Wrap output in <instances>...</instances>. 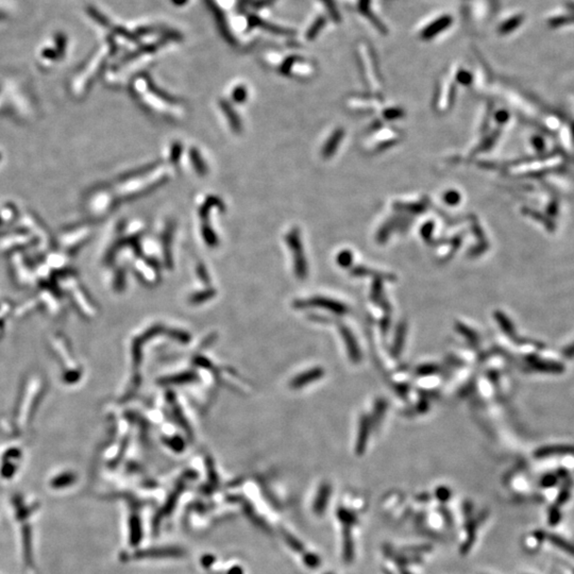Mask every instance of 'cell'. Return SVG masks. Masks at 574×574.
Instances as JSON below:
<instances>
[{"label": "cell", "mask_w": 574, "mask_h": 574, "mask_svg": "<svg viewBox=\"0 0 574 574\" xmlns=\"http://www.w3.org/2000/svg\"><path fill=\"white\" fill-rule=\"evenodd\" d=\"M204 2L207 5L208 10L212 12L214 19L216 21V24H217V26H218V28L222 34V37L224 38V40L231 43V44H235V40H234V37L231 34V31L229 30L227 22H225L224 15H223L222 11L218 8V6L216 5L214 0H204Z\"/></svg>", "instance_id": "cell-1"}, {"label": "cell", "mask_w": 574, "mask_h": 574, "mask_svg": "<svg viewBox=\"0 0 574 574\" xmlns=\"http://www.w3.org/2000/svg\"><path fill=\"white\" fill-rule=\"evenodd\" d=\"M451 24H452V17H450L448 15L440 17V19H438L437 21H435L433 24H431L429 27L422 32V39L429 40L435 36H437L438 33H440L441 31L447 29Z\"/></svg>", "instance_id": "cell-2"}, {"label": "cell", "mask_w": 574, "mask_h": 574, "mask_svg": "<svg viewBox=\"0 0 574 574\" xmlns=\"http://www.w3.org/2000/svg\"><path fill=\"white\" fill-rule=\"evenodd\" d=\"M342 333H343L344 341H345L346 346H347V349H348V351H349L350 359L352 360L353 363H359V361L361 360V352L359 349V346L356 345V342H355L353 335L351 334L349 330L345 327L342 328Z\"/></svg>", "instance_id": "cell-3"}, {"label": "cell", "mask_w": 574, "mask_h": 574, "mask_svg": "<svg viewBox=\"0 0 574 574\" xmlns=\"http://www.w3.org/2000/svg\"><path fill=\"white\" fill-rule=\"evenodd\" d=\"M249 24L251 27H257V28H262L264 30H267L269 32H272L275 34H289L291 33L290 31H287L286 29H283L279 26H275L272 24H269L263 20L258 19L256 16H251L249 19Z\"/></svg>", "instance_id": "cell-4"}, {"label": "cell", "mask_w": 574, "mask_h": 574, "mask_svg": "<svg viewBox=\"0 0 574 574\" xmlns=\"http://www.w3.org/2000/svg\"><path fill=\"white\" fill-rule=\"evenodd\" d=\"M368 435H369V421L366 417H363L362 420H361V424H360L359 439H358V442H356V451H358L360 454L363 453V451L365 449V445L367 443Z\"/></svg>", "instance_id": "cell-5"}, {"label": "cell", "mask_w": 574, "mask_h": 574, "mask_svg": "<svg viewBox=\"0 0 574 574\" xmlns=\"http://www.w3.org/2000/svg\"><path fill=\"white\" fill-rule=\"evenodd\" d=\"M330 487L328 485H324L321 487L318 495H317V499L316 502L314 503V509L316 510L317 514H321L326 507H327V503L329 501V495H330Z\"/></svg>", "instance_id": "cell-6"}, {"label": "cell", "mask_w": 574, "mask_h": 574, "mask_svg": "<svg viewBox=\"0 0 574 574\" xmlns=\"http://www.w3.org/2000/svg\"><path fill=\"white\" fill-rule=\"evenodd\" d=\"M547 538H549V541L552 544H554L555 546H557L559 550L574 556V544L573 543L567 541L564 538H562L558 535H554V534L549 535L547 536Z\"/></svg>", "instance_id": "cell-7"}, {"label": "cell", "mask_w": 574, "mask_h": 574, "mask_svg": "<svg viewBox=\"0 0 574 574\" xmlns=\"http://www.w3.org/2000/svg\"><path fill=\"white\" fill-rule=\"evenodd\" d=\"M324 375V372L321 369H314L313 371H310L308 375H303L300 379L297 380V383H296V385H303L306 384V383H309L311 381H314L317 378H320L321 376Z\"/></svg>", "instance_id": "cell-8"}, {"label": "cell", "mask_w": 574, "mask_h": 574, "mask_svg": "<svg viewBox=\"0 0 574 574\" xmlns=\"http://www.w3.org/2000/svg\"><path fill=\"white\" fill-rule=\"evenodd\" d=\"M323 26H325V20H324V19L318 20V21L311 27V29H310V31H309V33H308V38H309L310 40H312L313 38L316 37L317 33L319 32V30H320L321 28H323Z\"/></svg>", "instance_id": "cell-9"}, {"label": "cell", "mask_w": 574, "mask_h": 574, "mask_svg": "<svg viewBox=\"0 0 574 574\" xmlns=\"http://www.w3.org/2000/svg\"><path fill=\"white\" fill-rule=\"evenodd\" d=\"M399 331H400V334H399V332L397 333L396 342H395V348H394V350H395L396 353L399 351V349L401 350V347H402V344H403V339H404V333H405L404 327H400Z\"/></svg>", "instance_id": "cell-10"}, {"label": "cell", "mask_w": 574, "mask_h": 574, "mask_svg": "<svg viewBox=\"0 0 574 574\" xmlns=\"http://www.w3.org/2000/svg\"><path fill=\"white\" fill-rule=\"evenodd\" d=\"M561 519V515L560 512L557 509H552L550 511V517H549V521H550V524L551 525H556L557 524Z\"/></svg>", "instance_id": "cell-11"}, {"label": "cell", "mask_w": 574, "mask_h": 574, "mask_svg": "<svg viewBox=\"0 0 574 574\" xmlns=\"http://www.w3.org/2000/svg\"><path fill=\"white\" fill-rule=\"evenodd\" d=\"M441 491V495H439V499H443V500H447L448 497L450 495V491L447 488H440Z\"/></svg>", "instance_id": "cell-12"}]
</instances>
